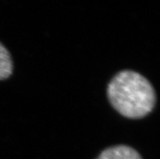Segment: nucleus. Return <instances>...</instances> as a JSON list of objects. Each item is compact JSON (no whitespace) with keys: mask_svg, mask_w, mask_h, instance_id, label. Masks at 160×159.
<instances>
[{"mask_svg":"<svg viewBox=\"0 0 160 159\" xmlns=\"http://www.w3.org/2000/svg\"><path fill=\"white\" fill-rule=\"evenodd\" d=\"M108 97L120 115L129 119L143 118L152 111L156 94L150 81L139 73L121 71L110 81Z\"/></svg>","mask_w":160,"mask_h":159,"instance_id":"obj_1","label":"nucleus"},{"mask_svg":"<svg viewBox=\"0 0 160 159\" xmlns=\"http://www.w3.org/2000/svg\"><path fill=\"white\" fill-rule=\"evenodd\" d=\"M96 159H142V157L130 146L120 145L104 149Z\"/></svg>","mask_w":160,"mask_h":159,"instance_id":"obj_2","label":"nucleus"},{"mask_svg":"<svg viewBox=\"0 0 160 159\" xmlns=\"http://www.w3.org/2000/svg\"><path fill=\"white\" fill-rule=\"evenodd\" d=\"M13 72V62L8 49L0 42V81L9 78Z\"/></svg>","mask_w":160,"mask_h":159,"instance_id":"obj_3","label":"nucleus"}]
</instances>
